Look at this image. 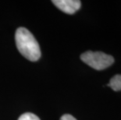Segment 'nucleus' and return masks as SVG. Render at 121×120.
I'll list each match as a JSON object with an SVG mask.
<instances>
[{"label":"nucleus","mask_w":121,"mask_h":120,"mask_svg":"<svg viewBox=\"0 0 121 120\" xmlns=\"http://www.w3.org/2000/svg\"><path fill=\"white\" fill-rule=\"evenodd\" d=\"M81 59L96 70H103L114 63V58L102 52L87 51L81 55Z\"/></svg>","instance_id":"2"},{"label":"nucleus","mask_w":121,"mask_h":120,"mask_svg":"<svg viewBox=\"0 0 121 120\" xmlns=\"http://www.w3.org/2000/svg\"><path fill=\"white\" fill-rule=\"evenodd\" d=\"M107 85L110 87L114 91H121V74H117L113 76Z\"/></svg>","instance_id":"4"},{"label":"nucleus","mask_w":121,"mask_h":120,"mask_svg":"<svg viewBox=\"0 0 121 120\" xmlns=\"http://www.w3.org/2000/svg\"><path fill=\"white\" fill-rule=\"evenodd\" d=\"M18 51L27 59L35 62L41 57L39 45L29 30L24 27L18 28L15 34Z\"/></svg>","instance_id":"1"},{"label":"nucleus","mask_w":121,"mask_h":120,"mask_svg":"<svg viewBox=\"0 0 121 120\" xmlns=\"http://www.w3.org/2000/svg\"><path fill=\"white\" fill-rule=\"evenodd\" d=\"M52 3L67 14H73L80 9L81 6V2L79 0H53Z\"/></svg>","instance_id":"3"},{"label":"nucleus","mask_w":121,"mask_h":120,"mask_svg":"<svg viewBox=\"0 0 121 120\" xmlns=\"http://www.w3.org/2000/svg\"><path fill=\"white\" fill-rule=\"evenodd\" d=\"M18 120H40V119L37 116H35V114L30 113V112H27V113L21 115Z\"/></svg>","instance_id":"5"},{"label":"nucleus","mask_w":121,"mask_h":120,"mask_svg":"<svg viewBox=\"0 0 121 120\" xmlns=\"http://www.w3.org/2000/svg\"><path fill=\"white\" fill-rule=\"evenodd\" d=\"M60 120H77L73 116L69 114H65L63 116H62V117L60 118Z\"/></svg>","instance_id":"6"}]
</instances>
